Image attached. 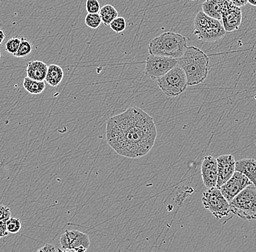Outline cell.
Masks as SVG:
<instances>
[{
  "mask_svg": "<svg viewBox=\"0 0 256 252\" xmlns=\"http://www.w3.org/2000/svg\"><path fill=\"white\" fill-rule=\"evenodd\" d=\"M106 136L107 143L116 154L138 159L154 146L158 130L153 117L142 108L134 106L107 120Z\"/></svg>",
  "mask_w": 256,
  "mask_h": 252,
  "instance_id": "6da1fadb",
  "label": "cell"
},
{
  "mask_svg": "<svg viewBox=\"0 0 256 252\" xmlns=\"http://www.w3.org/2000/svg\"><path fill=\"white\" fill-rule=\"evenodd\" d=\"M178 65L184 70L188 86L198 85L207 79L210 69V57L201 49L194 46L188 47Z\"/></svg>",
  "mask_w": 256,
  "mask_h": 252,
  "instance_id": "7a4b0ae2",
  "label": "cell"
},
{
  "mask_svg": "<svg viewBox=\"0 0 256 252\" xmlns=\"http://www.w3.org/2000/svg\"><path fill=\"white\" fill-rule=\"evenodd\" d=\"M188 38L180 33L164 32L152 39L148 44L150 55L180 59L188 48Z\"/></svg>",
  "mask_w": 256,
  "mask_h": 252,
  "instance_id": "3957f363",
  "label": "cell"
},
{
  "mask_svg": "<svg viewBox=\"0 0 256 252\" xmlns=\"http://www.w3.org/2000/svg\"><path fill=\"white\" fill-rule=\"evenodd\" d=\"M226 30L220 20L208 16L202 11L198 12L194 20V34L200 40L212 42L225 36Z\"/></svg>",
  "mask_w": 256,
  "mask_h": 252,
  "instance_id": "277c9868",
  "label": "cell"
},
{
  "mask_svg": "<svg viewBox=\"0 0 256 252\" xmlns=\"http://www.w3.org/2000/svg\"><path fill=\"white\" fill-rule=\"evenodd\" d=\"M230 205L232 213L242 220H256V186H248L230 202Z\"/></svg>",
  "mask_w": 256,
  "mask_h": 252,
  "instance_id": "5b68a950",
  "label": "cell"
},
{
  "mask_svg": "<svg viewBox=\"0 0 256 252\" xmlns=\"http://www.w3.org/2000/svg\"><path fill=\"white\" fill-rule=\"evenodd\" d=\"M156 84L164 95L171 98L182 95L188 87L185 73L178 65L158 79Z\"/></svg>",
  "mask_w": 256,
  "mask_h": 252,
  "instance_id": "8992f818",
  "label": "cell"
},
{
  "mask_svg": "<svg viewBox=\"0 0 256 252\" xmlns=\"http://www.w3.org/2000/svg\"><path fill=\"white\" fill-rule=\"evenodd\" d=\"M202 202L204 209L210 212L216 219L227 217L231 212L230 202L225 199L219 188H211L203 193Z\"/></svg>",
  "mask_w": 256,
  "mask_h": 252,
  "instance_id": "52a82bcc",
  "label": "cell"
},
{
  "mask_svg": "<svg viewBox=\"0 0 256 252\" xmlns=\"http://www.w3.org/2000/svg\"><path fill=\"white\" fill-rule=\"evenodd\" d=\"M178 59L150 55L146 59L144 73L152 80H158L177 66Z\"/></svg>",
  "mask_w": 256,
  "mask_h": 252,
  "instance_id": "ba28073f",
  "label": "cell"
},
{
  "mask_svg": "<svg viewBox=\"0 0 256 252\" xmlns=\"http://www.w3.org/2000/svg\"><path fill=\"white\" fill-rule=\"evenodd\" d=\"M252 182L240 172H235L231 179L219 188L228 202H231L248 186H252Z\"/></svg>",
  "mask_w": 256,
  "mask_h": 252,
  "instance_id": "9c48e42d",
  "label": "cell"
},
{
  "mask_svg": "<svg viewBox=\"0 0 256 252\" xmlns=\"http://www.w3.org/2000/svg\"><path fill=\"white\" fill-rule=\"evenodd\" d=\"M242 20V13L240 7H236L232 1H224L222 11V24L226 32L239 29Z\"/></svg>",
  "mask_w": 256,
  "mask_h": 252,
  "instance_id": "30bf717a",
  "label": "cell"
},
{
  "mask_svg": "<svg viewBox=\"0 0 256 252\" xmlns=\"http://www.w3.org/2000/svg\"><path fill=\"white\" fill-rule=\"evenodd\" d=\"M60 244L63 250H76L83 247L88 250L90 247V238L88 234L76 230L66 231L60 238Z\"/></svg>",
  "mask_w": 256,
  "mask_h": 252,
  "instance_id": "8fae6325",
  "label": "cell"
},
{
  "mask_svg": "<svg viewBox=\"0 0 256 252\" xmlns=\"http://www.w3.org/2000/svg\"><path fill=\"white\" fill-rule=\"evenodd\" d=\"M216 159L218 162L217 188H220L231 179L236 172V161L232 155H222Z\"/></svg>",
  "mask_w": 256,
  "mask_h": 252,
  "instance_id": "7c38bea8",
  "label": "cell"
},
{
  "mask_svg": "<svg viewBox=\"0 0 256 252\" xmlns=\"http://www.w3.org/2000/svg\"><path fill=\"white\" fill-rule=\"evenodd\" d=\"M201 175L206 187L208 189L217 188L218 162L215 157L212 156L204 157L202 163Z\"/></svg>",
  "mask_w": 256,
  "mask_h": 252,
  "instance_id": "4fadbf2b",
  "label": "cell"
},
{
  "mask_svg": "<svg viewBox=\"0 0 256 252\" xmlns=\"http://www.w3.org/2000/svg\"><path fill=\"white\" fill-rule=\"evenodd\" d=\"M48 71V65L41 60H32L26 65L27 77L33 80L44 81Z\"/></svg>",
  "mask_w": 256,
  "mask_h": 252,
  "instance_id": "5bb4252c",
  "label": "cell"
},
{
  "mask_svg": "<svg viewBox=\"0 0 256 252\" xmlns=\"http://www.w3.org/2000/svg\"><path fill=\"white\" fill-rule=\"evenodd\" d=\"M235 171L243 174L256 186V161L254 159H243L236 162Z\"/></svg>",
  "mask_w": 256,
  "mask_h": 252,
  "instance_id": "9a60e30c",
  "label": "cell"
},
{
  "mask_svg": "<svg viewBox=\"0 0 256 252\" xmlns=\"http://www.w3.org/2000/svg\"><path fill=\"white\" fill-rule=\"evenodd\" d=\"M224 1H216V0H208L202 4V12L208 16L216 19L222 20V11H223Z\"/></svg>",
  "mask_w": 256,
  "mask_h": 252,
  "instance_id": "2e32d148",
  "label": "cell"
},
{
  "mask_svg": "<svg viewBox=\"0 0 256 252\" xmlns=\"http://www.w3.org/2000/svg\"><path fill=\"white\" fill-rule=\"evenodd\" d=\"M64 78V71L60 65L50 64L48 65V71L46 81L51 87H56L62 82Z\"/></svg>",
  "mask_w": 256,
  "mask_h": 252,
  "instance_id": "e0dca14e",
  "label": "cell"
},
{
  "mask_svg": "<svg viewBox=\"0 0 256 252\" xmlns=\"http://www.w3.org/2000/svg\"><path fill=\"white\" fill-rule=\"evenodd\" d=\"M24 88L32 95H39L46 90V82L38 81L26 77L24 79Z\"/></svg>",
  "mask_w": 256,
  "mask_h": 252,
  "instance_id": "ac0fdd59",
  "label": "cell"
},
{
  "mask_svg": "<svg viewBox=\"0 0 256 252\" xmlns=\"http://www.w3.org/2000/svg\"><path fill=\"white\" fill-rule=\"evenodd\" d=\"M99 15L104 25H110L112 22L118 17V12L112 4H106L100 9Z\"/></svg>",
  "mask_w": 256,
  "mask_h": 252,
  "instance_id": "d6986e66",
  "label": "cell"
},
{
  "mask_svg": "<svg viewBox=\"0 0 256 252\" xmlns=\"http://www.w3.org/2000/svg\"><path fill=\"white\" fill-rule=\"evenodd\" d=\"M20 39H22V42H20V47L14 56L19 57V58L30 56L33 50V45H32L31 41L26 39L25 37H22Z\"/></svg>",
  "mask_w": 256,
  "mask_h": 252,
  "instance_id": "ffe728a7",
  "label": "cell"
},
{
  "mask_svg": "<svg viewBox=\"0 0 256 252\" xmlns=\"http://www.w3.org/2000/svg\"><path fill=\"white\" fill-rule=\"evenodd\" d=\"M86 24L92 29H97L102 23V17L99 13L88 14L84 19Z\"/></svg>",
  "mask_w": 256,
  "mask_h": 252,
  "instance_id": "44dd1931",
  "label": "cell"
},
{
  "mask_svg": "<svg viewBox=\"0 0 256 252\" xmlns=\"http://www.w3.org/2000/svg\"><path fill=\"white\" fill-rule=\"evenodd\" d=\"M110 26L112 31H114L115 33H122L126 29L127 22L124 17L118 16L112 22Z\"/></svg>",
  "mask_w": 256,
  "mask_h": 252,
  "instance_id": "7402d4cb",
  "label": "cell"
},
{
  "mask_svg": "<svg viewBox=\"0 0 256 252\" xmlns=\"http://www.w3.org/2000/svg\"><path fill=\"white\" fill-rule=\"evenodd\" d=\"M22 39L18 37L10 38L6 42V50L8 53L15 55L20 47Z\"/></svg>",
  "mask_w": 256,
  "mask_h": 252,
  "instance_id": "603a6c76",
  "label": "cell"
},
{
  "mask_svg": "<svg viewBox=\"0 0 256 252\" xmlns=\"http://www.w3.org/2000/svg\"><path fill=\"white\" fill-rule=\"evenodd\" d=\"M7 228L10 234H15L18 233L22 230V223L20 220L18 218H10L7 222Z\"/></svg>",
  "mask_w": 256,
  "mask_h": 252,
  "instance_id": "cb8c5ba5",
  "label": "cell"
},
{
  "mask_svg": "<svg viewBox=\"0 0 256 252\" xmlns=\"http://www.w3.org/2000/svg\"><path fill=\"white\" fill-rule=\"evenodd\" d=\"M86 8L88 14H98L100 11V4L98 0H87Z\"/></svg>",
  "mask_w": 256,
  "mask_h": 252,
  "instance_id": "d4e9b609",
  "label": "cell"
},
{
  "mask_svg": "<svg viewBox=\"0 0 256 252\" xmlns=\"http://www.w3.org/2000/svg\"><path fill=\"white\" fill-rule=\"evenodd\" d=\"M11 212L10 208L4 205H1L0 207V222H7L12 218L11 217Z\"/></svg>",
  "mask_w": 256,
  "mask_h": 252,
  "instance_id": "484cf974",
  "label": "cell"
},
{
  "mask_svg": "<svg viewBox=\"0 0 256 252\" xmlns=\"http://www.w3.org/2000/svg\"><path fill=\"white\" fill-rule=\"evenodd\" d=\"M36 252H57V250L52 244H48L40 249Z\"/></svg>",
  "mask_w": 256,
  "mask_h": 252,
  "instance_id": "4316f807",
  "label": "cell"
},
{
  "mask_svg": "<svg viewBox=\"0 0 256 252\" xmlns=\"http://www.w3.org/2000/svg\"><path fill=\"white\" fill-rule=\"evenodd\" d=\"M9 234L8 231L7 223L6 222H0V237L3 238L7 236Z\"/></svg>",
  "mask_w": 256,
  "mask_h": 252,
  "instance_id": "83f0119b",
  "label": "cell"
},
{
  "mask_svg": "<svg viewBox=\"0 0 256 252\" xmlns=\"http://www.w3.org/2000/svg\"><path fill=\"white\" fill-rule=\"evenodd\" d=\"M88 250L80 247V248L76 249V250H63V249H58L57 252H88Z\"/></svg>",
  "mask_w": 256,
  "mask_h": 252,
  "instance_id": "f1b7e54d",
  "label": "cell"
},
{
  "mask_svg": "<svg viewBox=\"0 0 256 252\" xmlns=\"http://www.w3.org/2000/svg\"><path fill=\"white\" fill-rule=\"evenodd\" d=\"M232 2L236 7H240H240L248 4V0H234V1H232Z\"/></svg>",
  "mask_w": 256,
  "mask_h": 252,
  "instance_id": "f546056e",
  "label": "cell"
},
{
  "mask_svg": "<svg viewBox=\"0 0 256 252\" xmlns=\"http://www.w3.org/2000/svg\"><path fill=\"white\" fill-rule=\"evenodd\" d=\"M0 32H1V41H0V45H1V44H2L3 41H4L6 35H4V31H3L2 29L0 30Z\"/></svg>",
  "mask_w": 256,
  "mask_h": 252,
  "instance_id": "4dcf8cb0",
  "label": "cell"
},
{
  "mask_svg": "<svg viewBox=\"0 0 256 252\" xmlns=\"http://www.w3.org/2000/svg\"><path fill=\"white\" fill-rule=\"evenodd\" d=\"M248 4L256 7V0H248Z\"/></svg>",
  "mask_w": 256,
  "mask_h": 252,
  "instance_id": "1f68e13d",
  "label": "cell"
}]
</instances>
